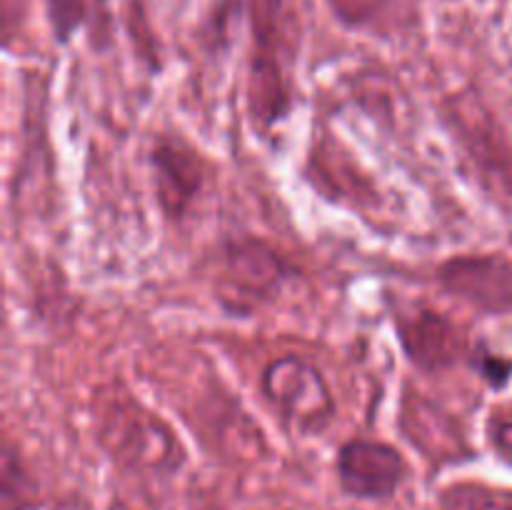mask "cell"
Wrapping results in <instances>:
<instances>
[{
  "mask_svg": "<svg viewBox=\"0 0 512 510\" xmlns=\"http://www.w3.org/2000/svg\"><path fill=\"white\" fill-rule=\"evenodd\" d=\"M260 393L290 430L318 435L330 428L338 403L318 363L298 353L273 358L260 373Z\"/></svg>",
  "mask_w": 512,
  "mask_h": 510,
  "instance_id": "cell-5",
  "label": "cell"
},
{
  "mask_svg": "<svg viewBox=\"0 0 512 510\" xmlns=\"http://www.w3.org/2000/svg\"><path fill=\"white\" fill-rule=\"evenodd\" d=\"M340 488L360 500L393 498L410 478V463L403 450L388 440L350 438L335 458Z\"/></svg>",
  "mask_w": 512,
  "mask_h": 510,
  "instance_id": "cell-10",
  "label": "cell"
},
{
  "mask_svg": "<svg viewBox=\"0 0 512 510\" xmlns=\"http://www.w3.org/2000/svg\"><path fill=\"white\" fill-rule=\"evenodd\" d=\"M250 25L245 108L258 133H270L295 108V45L283 0H245Z\"/></svg>",
  "mask_w": 512,
  "mask_h": 510,
  "instance_id": "cell-2",
  "label": "cell"
},
{
  "mask_svg": "<svg viewBox=\"0 0 512 510\" xmlns=\"http://www.w3.org/2000/svg\"><path fill=\"white\" fill-rule=\"evenodd\" d=\"M45 13L55 43L65 45L88 20V0H45Z\"/></svg>",
  "mask_w": 512,
  "mask_h": 510,
  "instance_id": "cell-14",
  "label": "cell"
},
{
  "mask_svg": "<svg viewBox=\"0 0 512 510\" xmlns=\"http://www.w3.org/2000/svg\"><path fill=\"white\" fill-rule=\"evenodd\" d=\"M110 510H138V508H133V505L123 503V500H115V503L110 505Z\"/></svg>",
  "mask_w": 512,
  "mask_h": 510,
  "instance_id": "cell-17",
  "label": "cell"
},
{
  "mask_svg": "<svg viewBox=\"0 0 512 510\" xmlns=\"http://www.w3.org/2000/svg\"><path fill=\"white\" fill-rule=\"evenodd\" d=\"M0 495H3V510H30L35 505V483L25 468L23 455L10 438H5L3 445Z\"/></svg>",
  "mask_w": 512,
  "mask_h": 510,
  "instance_id": "cell-11",
  "label": "cell"
},
{
  "mask_svg": "<svg viewBox=\"0 0 512 510\" xmlns=\"http://www.w3.org/2000/svg\"><path fill=\"white\" fill-rule=\"evenodd\" d=\"M298 268L258 235H230L210 255V290L228 318H255L278 303Z\"/></svg>",
  "mask_w": 512,
  "mask_h": 510,
  "instance_id": "cell-3",
  "label": "cell"
},
{
  "mask_svg": "<svg viewBox=\"0 0 512 510\" xmlns=\"http://www.w3.org/2000/svg\"><path fill=\"white\" fill-rule=\"evenodd\" d=\"M398 428L403 438L433 465H453L473 458L465 425L445 405L425 393L408 390L400 400Z\"/></svg>",
  "mask_w": 512,
  "mask_h": 510,
  "instance_id": "cell-9",
  "label": "cell"
},
{
  "mask_svg": "<svg viewBox=\"0 0 512 510\" xmlns=\"http://www.w3.org/2000/svg\"><path fill=\"white\" fill-rule=\"evenodd\" d=\"M63 510H75V508H63Z\"/></svg>",
  "mask_w": 512,
  "mask_h": 510,
  "instance_id": "cell-18",
  "label": "cell"
},
{
  "mask_svg": "<svg viewBox=\"0 0 512 510\" xmlns=\"http://www.w3.org/2000/svg\"><path fill=\"white\" fill-rule=\"evenodd\" d=\"M450 298L483 315H512V258L503 253H460L435 268Z\"/></svg>",
  "mask_w": 512,
  "mask_h": 510,
  "instance_id": "cell-8",
  "label": "cell"
},
{
  "mask_svg": "<svg viewBox=\"0 0 512 510\" xmlns=\"http://www.w3.org/2000/svg\"><path fill=\"white\" fill-rule=\"evenodd\" d=\"M468 368H473L475 375L493 390L508 388V383L512 380V358L503 353H495L488 343L473 345Z\"/></svg>",
  "mask_w": 512,
  "mask_h": 510,
  "instance_id": "cell-15",
  "label": "cell"
},
{
  "mask_svg": "<svg viewBox=\"0 0 512 510\" xmlns=\"http://www.w3.org/2000/svg\"><path fill=\"white\" fill-rule=\"evenodd\" d=\"M335 18L353 30H380L393 13L395 0H328Z\"/></svg>",
  "mask_w": 512,
  "mask_h": 510,
  "instance_id": "cell-13",
  "label": "cell"
},
{
  "mask_svg": "<svg viewBox=\"0 0 512 510\" xmlns=\"http://www.w3.org/2000/svg\"><path fill=\"white\" fill-rule=\"evenodd\" d=\"M440 120L488 193L512 203V143L495 115L470 90L440 103Z\"/></svg>",
  "mask_w": 512,
  "mask_h": 510,
  "instance_id": "cell-4",
  "label": "cell"
},
{
  "mask_svg": "<svg viewBox=\"0 0 512 510\" xmlns=\"http://www.w3.org/2000/svg\"><path fill=\"white\" fill-rule=\"evenodd\" d=\"M395 338L405 360L425 375L468 365L473 345L460 323L430 303H400L390 310Z\"/></svg>",
  "mask_w": 512,
  "mask_h": 510,
  "instance_id": "cell-6",
  "label": "cell"
},
{
  "mask_svg": "<svg viewBox=\"0 0 512 510\" xmlns=\"http://www.w3.org/2000/svg\"><path fill=\"white\" fill-rule=\"evenodd\" d=\"M438 505L440 510H512V493L463 480L440 490Z\"/></svg>",
  "mask_w": 512,
  "mask_h": 510,
  "instance_id": "cell-12",
  "label": "cell"
},
{
  "mask_svg": "<svg viewBox=\"0 0 512 510\" xmlns=\"http://www.w3.org/2000/svg\"><path fill=\"white\" fill-rule=\"evenodd\" d=\"M485 435L498 458L512 465V408H495L485 423Z\"/></svg>",
  "mask_w": 512,
  "mask_h": 510,
  "instance_id": "cell-16",
  "label": "cell"
},
{
  "mask_svg": "<svg viewBox=\"0 0 512 510\" xmlns=\"http://www.w3.org/2000/svg\"><path fill=\"white\" fill-rule=\"evenodd\" d=\"M150 180L163 218L183 225L208 185V160L188 138L158 133L148 150Z\"/></svg>",
  "mask_w": 512,
  "mask_h": 510,
  "instance_id": "cell-7",
  "label": "cell"
},
{
  "mask_svg": "<svg viewBox=\"0 0 512 510\" xmlns=\"http://www.w3.org/2000/svg\"><path fill=\"white\" fill-rule=\"evenodd\" d=\"M93 423L100 448L128 473L170 478L188 460L173 425L123 383L98 390L93 400Z\"/></svg>",
  "mask_w": 512,
  "mask_h": 510,
  "instance_id": "cell-1",
  "label": "cell"
}]
</instances>
